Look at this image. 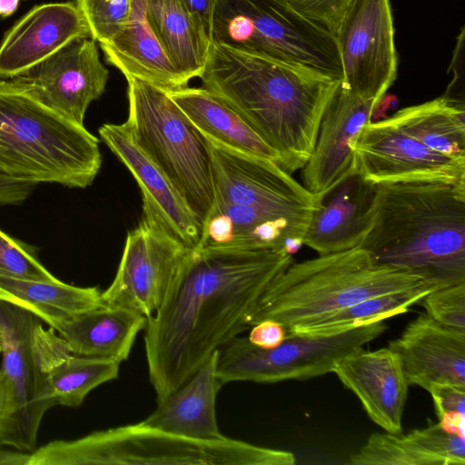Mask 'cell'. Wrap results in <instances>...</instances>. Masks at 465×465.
<instances>
[{
    "instance_id": "6da1fadb",
    "label": "cell",
    "mask_w": 465,
    "mask_h": 465,
    "mask_svg": "<svg viewBox=\"0 0 465 465\" xmlns=\"http://www.w3.org/2000/svg\"><path fill=\"white\" fill-rule=\"evenodd\" d=\"M292 262L286 250H190L144 328L149 381L157 403L190 380L224 343L251 328L265 291Z\"/></svg>"
},
{
    "instance_id": "7a4b0ae2",
    "label": "cell",
    "mask_w": 465,
    "mask_h": 465,
    "mask_svg": "<svg viewBox=\"0 0 465 465\" xmlns=\"http://www.w3.org/2000/svg\"><path fill=\"white\" fill-rule=\"evenodd\" d=\"M203 87L231 107L280 158L289 173L314 148L340 80L213 41Z\"/></svg>"
},
{
    "instance_id": "3957f363",
    "label": "cell",
    "mask_w": 465,
    "mask_h": 465,
    "mask_svg": "<svg viewBox=\"0 0 465 465\" xmlns=\"http://www.w3.org/2000/svg\"><path fill=\"white\" fill-rule=\"evenodd\" d=\"M359 246L378 264L436 289L465 282V185L376 184L371 226Z\"/></svg>"
},
{
    "instance_id": "277c9868",
    "label": "cell",
    "mask_w": 465,
    "mask_h": 465,
    "mask_svg": "<svg viewBox=\"0 0 465 465\" xmlns=\"http://www.w3.org/2000/svg\"><path fill=\"white\" fill-rule=\"evenodd\" d=\"M102 165L99 139L11 80H0V173L33 183L91 185Z\"/></svg>"
},
{
    "instance_id": "5b68a950",
    "label": "cell",
    "mask_w": 465,
    "mask_h": 465,
    "mask_svg": "<svg viewBox=\"0 0 465 465\" xmlns=\"http://www.w3.org/2000/svg\"><path fill=\"white\" fill-rule=\"evenodd\" d=\"M431 286L413 273L381 265L360 246L292 262L265 291L250 326L273 320L286 331L377 295Z\"/></svg>"
},
{
    "instance_id": "8992f818",
    "label": "cell",
    "mask_w": 465,
    "mask_h": 465,
    "mask_svg": "<svg viewBox=\"0 0 465 465\" xmlns=\"http://www.w3.org/2000/svg\"><path fill=\"white\" fill-rule=\"evenodd\" d=\"M291 451L223 437L197 440L143 421L53 440L30 452L27 465H293Z\"/></svg>"
},
{
    "instance_id": "52a82bcc",
    "label": "cell",
    "mask_w": 465,
    "mask_h": 465,
    "mask_svg": "<svg viewBox=\"0 0 465 465\" xmlns=\"http://www.w3.org/2000/svg\"><path fill=\"white\" fill-rule=\"evenodd\" d=\"M126 80V130L168 177L203 225L214 199L208 140L166 92L136 78Z\"/></svg>"
},
{
    "instance_id": "ba28073f",
    "label": "cell",
    "mask_w": 465,
    "mask_h": 465,
    "mask_svg": "<svg viewBox=\"0 0 465 465\" xmlns=\"http://www.w3.org/2000/svg\"><path fill=\"white\" fill-rule=\"evenodd\" d=\"M213 41L336 80L342 76L334 35L286 0H218Z\"/></svg>"
},
{
    "instance_id": "9c48e42d",
    "label": "cell",
    "mask_w": 465,
    "mask_h": 465,
    "mask_svg": "<svg viewBox=\"0 0 465 465\" xmlns=\"http://www.w3.org/2000/svg\"><path fill=\"white\" fill-rule=\"evenodd\" d=\"M387 329L384 321L368 322L329 334L287 333L273 348H261L239 335L217 353L216 374L222 383H274L307 380L332 372L335 363L363 348Z\"/></svg>"
},
{
    "instance_id": "30bf717a",
    "label": "cell",
    "mask_w": 465,
    "mask_h": 465,
    "mask_svg": "<svg viewBox=\"0 0 465 465\" xmlns=\"http://www.w3.org/2000/svg\"><path fill=\"white\" fill-rule=\"evenodd\" d=\"M208 143L213 202L255 210L283 226L302 246L321 195L309 192L273 161Z\"/></svg>"
},
{
    "instance_id": "8fae6325",
    "label": "cell",
    "mask_w": 465,
    "mask_h": 465,
    "mask_svg": "<svg viewBox=\"0 0 465 465\" xmlns=\"http://www.w3.org/2000/svg\"><path fill=\"white\" fill-rule=\"evenodd\" d=\"M333 35L341 86L380 104L398 74L391 0H347Z\"/></svg>"
},
{
    "instance_id": "7c38bea8",
    "label": "cell",
    "mask_w": 465,
    "mask_h": 465,
    "mask_svg": "<svg viewBox=\"0 0 465 465\" xmlns=\"http://www.w3.org/2000/svg\"><path fill=\"white\" fill-rule=\"evenodd\" d=\"M190 249L142 218L126 236L115 276L103 303L135 311L147 319L161 306Z\"/></svg>"
},
{
    "instance_id": "4fadbf2b",
    "label": "cell",
    "mask_w": 465,
    "mask_h": 465,
    "mask_svg": "<svg viewBox=\"0 0 465 465\" xmlns=\"http://www.w3.org/2000/svg\"><path fill=\"white\" fill-rule=\"evenodd\" d=\"M357 173L372 184L447 183L465 185V160L425 146L388 118L369 122L351 143Z\"/></svg>"
},
{
    "instance_id": "5bb4252c",
    "label": "cell",
    "mask_w": 465,
    "mask_h": 465,
    "mask_svg": "<svg viewBox=\"0 0 465 465\" xmlns=\"http://www.w3.org/2000/svg\"><path fill=\"white\" fill-rule=\"evenodd\" d=\"M108 77L95 41L80 38L11 81L51 110L84 125L90 104L104 94Z\"/></svg>"
},
{
    "instance_id": "9a60e30c",
    "label": "cell",
    "mask_w": 465,
    "mask_h": 465,
    "mask_svg": "<svg viewBox=\"0 0 465 465\" xmlns=\"http://www.w3.org/2000/svg\"><path fill=\"white\" fill-rule=\"evenodd\" d=\"M41 320L33 313L0 301L2 365L15 404V420L28 447L35 450L45 413L53 407L45 391V375L38 348Z\"/></svg>"
},
{
    "instance_id": "2e32d148",
    "label": "cell",
    "mask_w": 465,
    "mask_h": 465,
    "mask_svg": "<svg viewBox=\"0 0 465 465\" xmlns=\"http://www.w3.org/2000/svg\"><path fill=\"white\" fill-rule=\"evenodd\" d=\"M101 140L125 165L143 195V217L187 249L199 245L202 223L159 167L134 142L124 124H104Z\"/></svg>"
},
{
    "instance_id": "e0dca14e",
    "label": "cell",
    "mask_w": 465,
    "mask_h": 465,
    "mask_svg": "<svg viewBox=\"0 0 465 465\" xmlns=\"http://www.w3.org/2000/svg\"><path fill=\"white\" fill-rule=\"evenodd\" d=\"M378 105L351 94L340 81L322 115L312 155L302 168V185L309 192L322 195L357 173L351 143Z\"/></svg>"
},
{
    "instance_id": "ac0fdd59",
    "label": "cell",
    "mask_w": 465,
    "mask_h": 465,
    "mask_svg": "<svg viewBox=\"0 0 465 465\" xmlns=\"http://www.w3.org/2000/svg\"><path fill=\"white\" fill-rule=\"evenodd\" d=\"M80 38L92 37L74 2L35 5L1 42L0 78L12 79Z\"/></svg>"
},
{
    "instance_id": "d6986e66",
    "label": "cell",
    "mask_w": 465,
    "mask_h": 465,
    "mask_svg": "<svg viewBox=\"0 0 465 465\" xmlns=\"http://www.w3.org/2000/svg\"><path fill=\"white\" fill-rule=\"evenodd\" d=\"M332 372L356 395L375 424L389 433L401 432L409 384L392 350L359 349L340 359Z\"/></svg>"
},
{
    "instance_id": "ffe728a7",
    "label": "cell",
    "mask_w": 465,
    "mask_h": 465,
    "mask_svg": "<svg viewBox=\"0 0 465 465\" xmlns=\"http://www.w3.org/2000/svg\"><path fill=\"white\" fill-rule=\"evenodd\" d=\"M388 347L399 356L409 386H465V331L421 313Z\"/></svg>"
},
{
    "instance_id": "44dd1931",
    "label": "cell",
    "mask_w": 465,
    "mask_h": 465,
    "mask_svg": "<svg viewBox=\"0 0 465 465\" xmlns=\"http://www.w3.org/2000/svg\"><path fill=\"white\" fill-rule=\"evenodd\" d=\"M375 190L356 173L321 195L303 244L319 255L359 246L371 226Z\"/></svg>"
},
{
    "instance_id": "7402d4cb",
    "label": "cell",
    "mask_w": 465,
    "mask_h": 465,
    "mask_svg": "<svg viewBox=\"0 0 465 465\" xmlns=\"http://www.w3.org/2000/svg\"><path fill=\"white\" fill-rule=\"evenodd\" d=\"M146 0H132L124 29L112 41L99 44L105 61L128 78H136L171 93L188 86L151 30L145 16Z\"/></svg>"
},
{
    "instance_id": "603a6c76",
    "label": "cell",
    "mask_w": 465,
    "mask_h": 465,
    "mask_svg": "<svg viewBox=\"0 0 465 465\" xmlns=\"http://www.w3.org/2000/svg\"><path fill=\"white\" fill-rule=\"evenodd\" d=\"M216 351L183 385L157 403L143 422L162 430L197 440L225 436L216 419V397L223 383L216 374Z\"/></svg>"
},
{
    "instance_id": "cb8c5ba5",
    "label": "cell",
    "mask_w": 465,
    "mask_h": 465,
    "mask_svg": "<svg viewBox=\"0 0 465 465\" xmlns=\"http://www.w3.org/2000/svg\"><path fill=\"white\" fill-rule=\"evenodd\" d=\"M464 437L439 422L408 434L373 433L350 458L352 465H463Z\"/></svg>"
},
{
    "instance_id": "d4e9b609",
    "label": "cell",
    "mask_w": 465,
    "mask_h": 465,
    "mask_svg": "<svg viewBox=\"0 0 465 465\" xmlns=\"http://www.w3.org/2000/svg\"><path fill=\"white\" fill-rule=\"evenodd\" d=\"M146 322L147 318L135 311L103 303L65 322L57 332L74 354L121 363Z\"/></svg>"
},
{
    "instance_id": "484cf974",
    "label": "cell",
    "mask_w": 465,
    "mask_h": 465,
    "mask_svg": "<svg viewBox=\"0 0 465 465\" xmlns=\"http://www.w3.org/2000/svg\"><path fill=\"white\" fill-rule=\"evenodd\" d=\"M167 94L208 141L280 165L279 155L238 114L205 88L187 86Z\"/></svg>"
},
{
    "instance_id": "4316f807",
    "label": "cell",
    "mask_w": 465,
    "mask_h": 465,
    "mask_svg": "<svg viewBox=\"0 0 465 465\" xmlns=\"http://www.w3.org/2000/svg\"><path fill=\"white\" fill-rule=\"evenodd\" d=\"M98 287L0 275V301L25 310L57 332L63 323L103 304Z\"/></svg>"
},
{
    "instance_id": "83f0119b",
    "label": "cell",
    "mask_w": 465,
    "mask_h": 465,
    "mask_svg": "<svg viewBox=\"0 0 465 465\" xmlns=\"http://www.w3.org/2000/svg\"><path fill=\"white\" fill-rule=\"evenodd\" d=\"M236 246L296 252L297 243L286 229L253 209L229 203L213 202L202 225L199 245Z\"/></svg>"
},
{
    "instance_id": "f1b7e54d",
    "label": "cell",
    "mask_w": 465,
    "mask_h": 465,
    "mask_svg": "<svg viewBox=\"0 0 465 465\" xmlns=\"http://www.w3.org/2000/svg\"><path fill=\"white\" fill-rule=\"evenodd\" d=\"M146 21L175 69L189 82L204 70L211 40L179 0H146Z\"/></svg>"
},
{
    "instance_id": "f546056e",
    "label": "cell",
    "mask_w": 465,
    "mask_h": 465,
    "mask_svg": "<svg viewBox=\"0 0 465 465\" xmlns=\"http://www.w3.org/2000/svg\"><path fill=\"white\" fill-rule=\"evenodd\" d=\"M465 109L440 96L397 111L394 125L430 149L465 160Z\"/></svg>"
},
{
    "instance_id": "4dcf8cb0",
    "label": "cell",
    "mask_w": 465,
    "mask_h": 465,
    "mask_svg": "<svg viewBox=\"0 0 465 465\" xmlns=\"http://www.w3.org/2000/svg\"><path fill=\"white\" fill-rule=\"evenodd\" d=\"M433 290L435 289L431 286H421L367 298L317 316L287 333L329 334L375 321H384L407 312L412 305Z\"/></svg>"
},
{
    "instance_id": "1f68e13d",
    "label": "cell",
    "mask_w": 465,
    "mask_h": 465,
    "mask_svg": "<svg viewBox=\"0 0 465 465\" xmlns=\"http://www.w3.org/2000/svg\"><path fill=\"white\" fill-rule=\"evenodd\" d=\"M120 362L69 353L45 375L46 395L53 407L77 408L91 391L118 377Z\"/></svg>"
},
{
    "instance_id": "d6a6232c",
    "label": "cell",
    "mask_w": 465,
    "mask_h": 465,
    "mask_svg": "<svg viewBox=\"0 0 465 465\" xmlns=\"http://www.w3.org/2000/svg\"><path fill=\"white\" fill-rule=\"evenodd\" d=\"M84 15L91 37L99 44L115 38L125 27L132 0H74Z\"/></svg>"
},
{
    "instance_id": "836d02e7",
    "label": "cell",
    "mask_w": 465,
    "mask_h": 465,
    "mask_svg": "<svg viewBox=\"0 0 465 465\" xmlns=\"http://www.w3.org/2000/svg\"><path fill=\"white\" fill-rule=\"evenodd\" d=\"M0 275L46 282L59 280L39 261L35 247L11 237L2 230Z\"/></svg>"
},
{
    "instance_id": "e575fe53",
    "label": "cell",
    "mask_w": 465,
    "mask_h": 465,
    "mask_svg": "<svg viewBox=\"0 0 465 465\" xmlns=\"http://www.w3.org/2000/svg\"><path fill=\"white\" fill-rule=\"evenodd\" d=\"M420 301L425 313L433 320L465 331V282L433 290Z\"/></svg>"
},
{
    "instance_id": "d590c367",
    "label": "cell",
    "mask_w": 465,
    "mask_h": 465,
    "mask_svg": "<svg viewBox=\"0 0 465 465\" xmlns=\"http://www.w3.org/2000/svg\"><path fill=\"white\" fill-rule=\"evenodd\" d=\"M430 393L439 423L448 431L464 437L465 386L436 384Z\"/></svg>"
},
{
    "instance_id": "8d00e7d4",
    "label": "cell",
    "mask_w": 465,
    "mask_h": 465,
    "mask_svg": "<svg viewBox=\"0 0 465 465\" xmlns=\"http://www.w3.org/2000/svg\"><path fill=\"white\" fill-rule=\"evenodd\" d=\"M0 445L29 452L15 420V404L10 386L0 371Z\"/></svg>"
},
{
    "instance_id": "74e56055",
    "label": "cell",
    "mask_w": 465,
    "mask_h": 465,
    "mask_svg": "<svg viewBox=\"0 0 465 465\" xmlns=\"http://www.w3.org/2000/svg\"><path fill=\"white\" fill-rule=\"evenodd\" d=\"M296 11L332 35L347 0H286Z\"/></svg>"
},
{
    "instance_id": "f35d334b",
    "label": "cell",
    "mask_w": 465,
    "mask_h": 465,
    "mask_svg": "<svg viewBox=\"0 0 465 465\" xmlns=\"http://www.w3.org/2000/svg\"><path fill=\"white\" fill-rule=\"evenodd\" d=\"M248 340L261 348H273L286 338L287 331L282 324L273 320H264L252 325Z\"/></svg>"
},
{
    "instance_id": "ab89813d",
    "label": "cell",
    "mask_w": 465,
    "mask_h": 465,
    "mask_svg": "<svg viewBox=\"0 0 465 465\" xmlns=\"http://www.w3.org/2000/svg\"><path fill=\"white\" fill-rule=\"evenodd\" d=\"M195 24L213 42V21L218 0H179Z\"/></svg>"
},
{
    "instance_id": "60d3db41",
    "label": "cell",
    "mask_w": 465,
    "mask_h": 465,
    "mask_svg": "<svg viewBox=\"0 0 465 465\" xmlns=\"http://www.w3.org/2000/svg\"><path fill=\"white\" fill-rule=\"evenodd\" d=\"M35 186L0 173V205L21 203L30 195Z\"/></svg>"
},
{
    "instance_id": "b9f144b4",
    "label": "cell",
    "mask_w": 465,
    "mask_h": 465,
    "mask_svg": "<svg viewBox=\"0 0 465 465\" xmlns=\"http://www.w3.org/2000/svg\"><path fill=\"white\" fill-rule=\"evenodd\" d=\"M30 452L0 445V465H27Z\"/></svg>"
},
{
    "instance_id": "7bdbcfd3",
    "label": "cell",
    "mask_w": 465,
    "mask_h": 465,
    "mask_svg": "<svg viewBox=\"0 0 465 465\" xmlns=\"http://www.w3.org/2000/svg\"><path fill=\"white\" fill-rule=\"evenodd\" d=\"M20 0H0V16L6 17L14 14Z\"/></svg>"
}]
</instances>
